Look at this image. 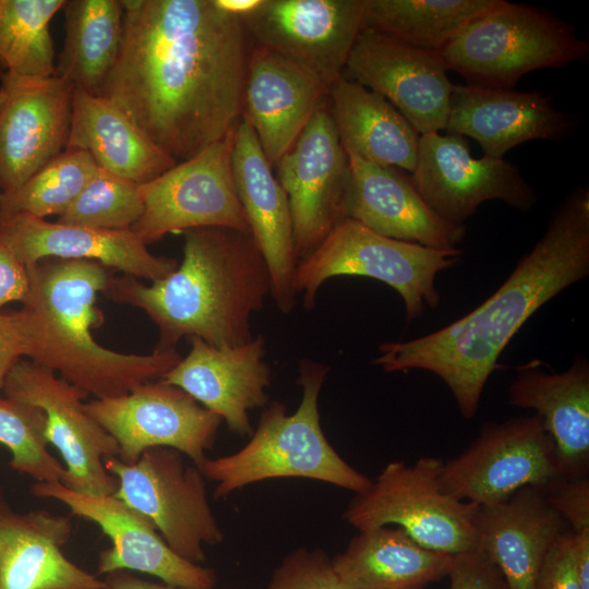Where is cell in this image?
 <instances>
[{
	"instance_id": "obj_18",
	"label": "cell",
	"mask_w": 589,
	"mask_h": 589,
	"mask_svg": "<svg viewBox=\"0 0 589 589\" xmlns=\"http://www.w3.org/2000/svg\"><path fill=\"white\" fill-rule=\"evenodd\" d=\"M344 71L388 100L419 135L446 129L454 84L436 52L361 29Z\"/></svg>"
},
{
	"instance_id": "obj_8",
	"label": "cell",
	"mask_w": 589,
	"mask_h": 589,
	"mask_svg": "<svg viewBox=\"0 0 589 589\" xmlns=\"http://www.w3.org/2000/svg\"><path fill=\"white\" fill-rule=\"evenodd\" d=\"M443 462L431 456L412 465L389 461L370 488L350 501L344 520L358 531L396 525L422 546L445 554L476 549L479 505L442 490Z\"/></svg>"
},
{
	"instance_id": "obj_17",
	"label": "cell",
	"mask_w": 589,
	"mask_h": 589,
	"mask_svg": "<svg viewBox=\"0 0 589 589\" xmlns=\"http://www.w3.org/2000/svg\"><path fill=\"white\" fill-rule=\"evenodd\" d=\"M410 178L437 215L458 225L490 200L503 201L521 212H528L538 201L515 164L503 158H474L467 141L455 134H421Z\"/></svg>"
},
{
	"instance_id": "obj_40",
	"label": "cell",
	"mask_w": 589,
	"mask_h": 589,
	"mask_svg": "<svg viewBox=\"0 0 589 589\" xmlns=\"http://www.w3.org/2000/svg\"><path fill=\"white\" fill-rule=\"evenodd\" d=\"M533 589H579L572 529H567L549 551Z\"/></svg>"
},
{
	"instance_id": "obj_33",
	"label": "cell",
	"mask_w": 589,
	"mask_h": 589,
	"mask_svg": "<svg viewBox=\"0 0 589 589\" xmlns=\"http://www.w3.org/2000/svg\"><path fill=\"white\" fill-rule=\"evenodd\" d=\"M497 0H364L361 29L436 52Z\"/></svg>"
},
{
	"instance_id": "obj_47",
	"label": "cell",
	"mask_w": 589,
	"mask_h": 589,
	"mask_svg": "<svg viewBox=\"0 0 589 589\" xmlns=\"http://www.w3.org/2000/svg\"><path fill=\"white\" fill-rule=\"evenodd\" d=\"M0 12H1V0H0Z\"/></svg>"
},
{
	"instance_id": "obj_19",
	"label": "cell",
	"mask_w": 589,
	"mask_h": 589,
	"mask_svg": "<svg viewBox=\"0 0 589 589\" xmlns=\"http://www.w3.org/2000/svg\"><path fill=\"white\" fill-rule=\"evenodd\" d=\"M73 92L74 87L57 74L1 75V192L17 188L65 149Z\"/></svg>"
},
{
	"instance_id": "obj_12",
	"label": "cell",
	"mask_w": 589,
	"mask_h": 589,
	"mask_svg": "<svg viewBox=\"0 0 589 589\" xmlns=\"http://www.w3.org/2000/svg\"><path fill=\"white\" fill-rule=\"evenodd\" d=\"M4 396L41 409L46 437L61 455L65 470L61 483L89 495H112L117 480L104 459L118 457L113 437L85 409L87 396L55 372L31 360H19L10 371Z\"/></svg>"
},
{
	"instance_id": "obj_41",
	"label": "cell",
	"mask_w": 589,
	"mask_h": 589,
	"mask_svg": "<svg viewBox=\"0 0 589 589\" xmlns=\"http://www.w3.org/2000/svg\"><path fill=\"white\" fill-rule=\"evenodd\" d=\"M546 495L574 532L589 529V477L564 478Z\"/></svg>"
},
{
	"instance_id": "obj_27",
	"label": "cell",
	"mask_w": 589,
	"mask_h": 589,
	"mask_svg": "<svg viewBox=\"0 0 589 589\" xmlns=\"http://www.w3.org/2000/svg\"><path fill=\"white\" fill-rule=\"evenodd\" d=\"M476 529L477 548L497 565L510 589H533L549 551L570 528L551 505L546 490L527 485L479 505Z\"/></svg>"
},
{
	"instance_id": "obj_22",
	"label": "cell",
	"mask_w": 589,
	"mask_h": 589,
	"mask_svg": "<svg viewBox=\"0 0 589 589\" xmlns=\"http://www.w3.org/2000/svg\"><path fill=\"white\" fill-rule=\"evenodd\" d=\"M0 239L26 267L46 259L85 260L127 276L155 281L178 266L177 260L149 252L132 230L94 229L27 215L0 214Z\"/></svg>"
},
{
	"instance_id": "obj_38",
	"label": "cell",
	"mask_w": 589,
	"mask_h": 589,
	"mask_svg": "<svg viewBox=\"0 0 589 589\" xmlns=\"http://www.w3.org/2000/svg\"><path fill=\"white\" fill-rule=\"evenodd\" d=\"M267 589H345L322 549L298 548L273 570Z\"/></svg>"
},
{
	"instance_id": "obj_43",
	"label": "cell",
	"mask_w": 589,
	"mask_h": 589,
	"mask_svg": "<svg viewBox=\"0 0 589 589\" xmlns=\"http://www.w3.org/2000/svg\"><path fill=\"white\" fill-rule=\"evenodd\" d=\"M28 288L27 267L0 239V309L13 301L23 303Z\"/></svg>"
},
{
	"instance_id": "obj_14",
	"label": "cell",
	"mask_w": 589,
	"mask_h": 589,
	"mask_svg": "<svg viewBox=\"0 0 589 589\" xmlns=\"http://www.w3.org/2000/svg\"><path fill=\"white\" fill-rule=\"evenodd\" d=\"M274 169L288 199L298 263L348 218L350 166L326 99Z\"/></svg>"
},
{
	"instance_id": "obj_42",
	"label": "cell",
	"mask_w": 589,
	"mask_h": 589,
	"mask_svg": "<svg viewBox=\"0 0 589 589\" xmlns=\"http://www.w3.org/2000/svg\"><path fill=\"white\" fill-rule=\"evenodd\" d=\"M26 353L27 339L22 311L0 312V390L12 368Z\"/></svg>"
},
{
	"instance_id": "obj_16",
	"label": "cell",
	"mask_w": 589,
	"mask_h": 589,
	"mask_svg": "<svg viewBox=\"0 0 589 589\" xmlns=\"http://www.w3.org/2000/svg\"><path fill=\"white\" fill-rule=\"evenodd\" d=\"M31 493L64 504L71 515L97 525L111 544L98 555L97 574L118 570L155 576L179 589H214L217 574L175 553L143 514L115 495H89L72 491L61 482H35Z\"/></svg>"
},
{
	"instance_id": "obj_5",
	"label": "cell",
	"mask_w": 589,
	"mask_h": 589,
	"mask_svg": "<svg viewBox=\"0 0 589 589\" xmlns=\"http://www.w3.org/2000/svg\"><path fill=\"white\" fill-rule=\"evenodd\" d=\"M329 368L312 360L299 365L301 401L293 413L274 400L263 408L250 441L239 450L203 461L200 470L216 483L214 496L226 498L247 485L280 478L325 482L356 494L372 479L349 465L326 438L318 397Z\"/></svg>"
},
{
	"instance_id": "obj_30",
	"label": "cell",
	"mask_w": 589,
	"mask_h": 589,
	"mask_svg": "<svg viewBox=\"0 0 589 589\" xmlns=\"http://www.w3.org/2000/svg\"><path fill=\"white\" fill-rule=\"evenodd\" d=\"M453 556L382 526L358 531L332 564L345 589H425L447 577Z\"/></svg>"
},
{
	"instance_id": "obj_4",
	"label": "cell",
	"mask_w": 589,
	"mask_h": 589,
	"mask_svg": "<svg viewBox=\"0 0 589 589\" xmlns=\"http://www.w3.org/2000/svg\"><path fill=\"white\" fill-rule=\"evenodd\" d=\"M29 288L21 309L31 361L95 399L119 397L160 380L182 358L176 349L123 353L99 345L92 330L104 316L96 297L111 271L85 260L46 259L27 266Z\"/></svg>"
},
{
	"instance_id": "obj_21",
	"label": "cell",
	"mask_w": 589,
	"mask_h": 589,
	"mask_svg": "<svg viewBox=\"0 0 589 589\" xmlns=\"http://www.w3.org/2000/svg\"><path fill=\"white\" fill-rule=\"evenodd\" d=\"M249 121L241 116L232 152L236 191L250 233L271 276V294L288 314L297 303L292 276L297 265L288 199Z\"/></svg>"
},
{
	"instance_id": "obj_10",
	"label": "cell",
	"mask_w": 589,
	"mask_h": 589,
	"mask_svg": "<svg viewBox=\"0 0 589 589\" xmlns=\"http://www.w3.org/2000/svg\"><path fill=\"white\" fill-rule=\"evenodd\" d=\"M562 479L555 444L536 413L484 423L467 448L443 462L440 473L445 493L477 505L527 485L550 490Z\"/></svg>"
},
{
	"instance_id": "obj_46",
	"label": "cell",
	"mask_w": 589,
	"mask_h": 589,
	"mask_svg": "<svg viewBox=\"0 0 589 589\" xmlns=\"http://www.w3.org/2000/svg\"><path fill=\"white\" fill-rule=\"evenodd\" d=\"M215 2L223 10L242 17L252 12L261 0H215Z\"/></svg>"
},
{
	"instance_id": "obj_24",
	"label": "cell",
	"mask_w": 589,
	"mask_h": 589,
	"mask_svg": "<svg viewBox=\"0 0 589 589\" xmlns=\"http://www.w3.org/2000/svg\"><path fill=\"white\" fill-rule=\"evenodd\" d=\"M346 154L350 166L348 218L382 236L433 249H455L464 239L465 225L437 215L401 169Z\"/></svg>"
},
{
	"instance_id": "obj_35",
	"label": "cell",
	"mask_w": 589,
	"mask_h": 589,
	"mask_svg": "<svg viewBox=\"0 0 589 589\" xmlns=\"http://www.w3.org/2000/svg\"><path fill=\"white\" fill-rule=\"evenodd\" d=\"M97 170L82 149H64L17 188L0 192V214L43 218L64 213Z\"/></svg>"
},
{
	"instance_id": "obj_9",
	"label": "cell",
	"mask_w": 589,
	"mask_h": 589,
	"mask_svg": "<svg viewBox=\"0 0 589 589\" xmlns=\"http://www.w3.org/2000/svg\"><path fill=\"white\" fill-rule=\"evenodd\" d=\"M116 478V497L146 516L168 546L182 558L202 564L204 545L224 541L207 498L203 472L185 465L183 454L168 447L145 450L134 464L104 459Z\"/></svg>"
},
{
	"instance_id": "obj_29",
	"label": "cell",
	"mask_w": 589,
	"mask_h": 589,
	"mask_svg": "<svg viewBox=\"0 0 589 589\" xmlns=\"http://www.w3.org/2000/svg\"><path fill=\"white\" fill-rule=\"evenodd\" d=\"M65 149L85 151L100 169L136 184L154 180L177 164L113 101L79 88L73 92Z\"/></svg>"
},
{
	"instance_id": "obj_45",
	"label": "cell",
	"mask_w": 589,
	"mask_h": 589,
	"mask_svg": "<svg viewBox=\"0 0 589 589\" xmlns=\"http://www.w3.org/2000/svg\"><path fill=\"white\" fill-rule=\"evenodd\" d=\"M575 566L579 589H589V529L574 532Z\"/></svg>"
},
{
	"instance_id": "obj_2",
	"label": "cell",
	"mask_w": 589,
	"mask_h": 589,
	"mask_svg": "<svg viewBox=\"0 0 589 589\" xmlns=\"http://www.w3.org/2000/svg\"><path fill=\"white\" fill-rule=\"evenodd\" d=\"M589 275V191L573 190L542 238L478 308L428 335L378 346L385 372L424 370L449 388L464 419L474 418L503 350L542 305Z\"/></svg>"
},
{
	"instance_id": "obj_37",
	"label": "cell",
	"mask_w": 589,
	"mask_h": 589,
	"mask_svg": "<svg viewBox=\"0 0 589 589\" xmlns=\"http://www.w3.org/2000/svg\"><path fill=\"white\" fill-rule=\"evenodd\" d=\"M140 184L99 167L58 223L104 230H131L143 214Z\"/></svg>"
},
{
	"instance_id": "obj_6",
	"label": "cell",
	"mask_w": 589,
	"mask_h": 589,
	"mask_svg": "<svg viewBox=\"0 0 589 589\" xmlns=\"http://www.w3.org/2000/svg\"><path fill=\"white\" fill-rule=\"evenodd\" d=\"M588 51L568 22L534 5L497 0L436 55L466 85L513 89L528 72L568 65Z\"/></svg>"
},
{
	"instance_id": "obj_39",
	"label": "cell",
	"mask_w": 589,
	"mask_h": 589,
	"mask_svg": "<svg viewBox=\"0 0 589 589\" xmlns=\"http://www.w3.org/2000/svg\"><path fill=\"white\" fill-rule=\"evenodd\" d=\"M448 589H510L497 565L479 548L453 556Z\"/></svg>"
},
{
	"instance_id": "obj_1",
	"label": "cell",
	"mask_w": 589,
	"mask_h": 589,
	"mask_svg": "<svg viewBox=\"0 0 589 589\" xmlns=\"http://www.w3.org/2000/svg\"><path fill=\"white\" fill-rule=\"evenodd\" d=\"M122 38L98 95L180 163L236 128L251 43L215 0H121Z\"/></svg>"
},
{
	"instance_id": "obj_31",
	"label": "cell",
	"mask_w": 589,
	"mask_h": 589,
	"mask_svg": "<svg viewBox=\"0 0 589 589\" xmlns=\"http://www.w3.org/2000/svg\"><path fill=\"white\" fill-rule=\"evenodd\" d=\"M326 100L346 152L414 171L420 135L388 100L344 74L328 87Z\"/></svg>"
},
{
	"instance_id": "obj_23",
	"label": "cell",
	"mask_w": 589,
	"mask_h": 589,
	"mask_svg": "<svg viewBox=\"0 0 589 589\" xmlns=\"http://www.w3.org/2000/svg\"><path fill=\"white\" fill-rule=\"evenodd\" d=\"M575 123L551 94L454 85L445 130L474 139L484 156L501 159L522 143L558 139Z\"/></svg>"
},
{
	"instance_id": "obj_13",
	"label": "cell",
	"mask_w": 589,
	"mask_h": 589,
	"mask_svg": "<svg viewBox=\"0 0 589 589\" xmlns=\"http://www.w3.org/2000/svg\"><path fill=\"white\" fill-rule=\"evenodd\" d=\"M85 409L117 442L118 458L125 464H134L147 449L168 447L200 469L223 422L183 389L161 380L119 397L93 399Z\"/></svg>"
},
{
	"instance_id": "obj_25",
	"label": "cell",
	"mask_w": 589,
	"mask_h": 589,
	"mask_svg": "<svg viewBox=\"0 0 589 589\" xmlns=\"http://www.w3.org/2000/svg\"><path fill=\"white\" fill-rule=\"evenodd\" d=\"M326 95L327 88L299 65L267 49L251 47L242 116L273 169L292 147Z\"/></svg>"
},
{
	"instance_id": "obj_7",
	"label": "cell",
	"mask_w": 589,
	"mask_h": 589,
	"mask_svg": "<svg viewBox=\"0 0 589 589\" xmlns=\"http://www.w3.org/2000/svg\"><path fill=\"white\" fill-rule=\"evenodd\" d=\"M461 250L433 249L382 236L346 218L306 257L292 276L296 296L305 309L314 308L321 286L333 277H369L394 288L405 304L406 320L419 318L426 306L440 304L436 275L456 265Z\"/></svg>"
},
{
	"instance_id": "obj_11",
	"label": "cell",
	"mask_w": 589,
	"mask_h": 589,
	"mask_svg": "<svg viewBox=\"0 0 589 589\" xmlns=\"http://www.w3.org/2000/svg\"><path fill=\"white\" fill-rule=\"evenodd\" d=\"M235 136L236 128L199 154L140 184L144 209L131 230L146 244L195 228L250 232L232 173Z\"/></svg>"
},
{
	"instance_id": "obj_28",
	"label": "cell",
	"mask_w": 589,
	"mask_h": 589,
	"mask_svg": "<svg viewBox=\"0 0 589 589\" xmlns=\"http://www.w3.org/2000/svg\"><path fill=\"white\" fill-rule=\"evenodd\" d=\"M533 360L518 369L508 386V402L532 409L542 420L557 452L564 478L589 473V362L577 356L561 372H548Z\"/></svg>"
},
{
	"instance_id": "obj_44",
	"label": "cell",
	"mask_w": 589,
	"mask_h": 589,
	"mask_svg": "<svg viewBox=\"0 0 589 589\" xmlns=\"http://www.w3.org/2000/svg\"><path fill=\"white\" fill-rule=\"evenodd\" d=\"M105 589H179L165 584L152 582L134 576L130 572L118 570L105 575Z\"/></svg>"
},
{
	"instance_id": "obj_36",
	"label": "cell",
	"mask_w": 589,
	"mask_h": 589,
	"mask_svg": "<svg viewBox=\"0 0 589 589\" xmlns=\"http://www.w3.org/2000/svg\"><path fill=\"white\" fill-rule=\"evenodd\" d=\"M0 444L10 450L13 470L37 482H61L65 469L48 452L41 409L0 396Z\"/></svg>"
},
{
	"instance_id": "obj_32",
	"label": "cell",
	"mask_w": 589,
	"mask_h": 589,
	"mask_svg": "<svg viewBox=\"0 0 589 589\" xmlns=\"http://www.w3.org/2000/svg\"><path fill=\"white\" fill-rule=\"evenodd\" d=\"M57 75L74 88L99 94L121 44V0H70Z\"/></svg>"
},
{
	"instance_id": "obj_26",
	"label": "cell",
	"mask_w": 589,
	"mask_h": 589,
	"mask_svg": "<svg viewBox=\"0 0 589 589\" xmlns=\"http://www.w3.org/2000/svg\"><path fill=\"white\" fill-rule=\"evenodd\" d=\"M72 531L70 516L15 512L0 486V589H105L62 552Z\"/></svg>"
},
{
	"instance_id": "obj_3",
	"label": "cell",
	"mask_w": 589,
	"mask_h": 589,
	"mask_svg": "<svg viewBox=\"0 0 589 589\" xmlns=\"http://www.w3.org/2000/svg\"><path fill=\"white\" fill-rule=\"evenodd\" d=\"M183 259L168 276L144 285L111 276L104 293L143 310L157 326L154 350L175 349L184 337L219 347L252 339L251 318L271 293V276L250 232L195 228L183 232Z\"/></svg>"
},
{
	"instance_id": "obj_15",
	"label": "cell",
	"mask_w": 589,
	"mask_h": 589,
	"mask_svg": "<svg viewBox=\"0 0 589 589\" xmlns=\"http://www.w3.org/2000/svg\"><path fill=\"white\" fill-rule=\"evenodd\" d=\"M364 0H261L241 20L252 46L299 65L327 89L361 31Z\"/></svg>"
},
{
	"instance_id": "obj_20",
	"label": "cell",
	"mask_w": 589,
	"mask_h": 589,
	"mask_svg": "<svg viewBox=\"0 0 589 589\" xmlns=\"http://www.w3.org/2000/svg\"><path fill=\"white\" fill-rule=\"evenodd\" d=\"M189 353L160 380L175 385L225 421L236 435L253 432L249 412L267 406L272 373L265 340L253 336L236 347L219 348L190 338Z\"/></svg>"
},
{
	"instance_id": "obj_34",
	"label": "cell",
	"mask_w": 589,
	"mask_h": 589,
	"mask_svg": "<svg viewBox=\"0 0 589 589\" xmlns=\"http://www.w3.org/2000/svg\"><path fill=\"white\" fill-rule=\"evenodd\" d=\"M67 0H1L0 76L57 74L49 24Z\"/></svg>"
}]
</instances>
